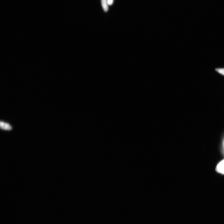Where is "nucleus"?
<instances>
[{"mask_svg":"<svg viewBox=\"0 0 224 224\" xmlns=\"http://www.w3.org/2000/svg\"><path fill=\"white\" fill-rule=\"evenodd\" d=\"M0 127L1 129L5 130H10L12 129V126L8 123L2 121L0 122Z\"/></svg>","mask_w":224,"mask_h":224,"instance_id":"nucleus-1","label":"nucleus"},{"mask_svg":"<svg viewBox=\"0 0 224 224\" xmlns=\"http://www.w3.org/2000/svg\"><path fill=\"white\" fill-rule=\"evenodd\" d=\"M217 72L224 76V68H218L216 69Z\"/></svg>","mask_w":224,"mask_h":224,"instance_id":"nucleus-4","label":"nucleus"},{"mask_svg":"<svg viewBox=\"0 0 224 224\" xmlns=\"http://www.w3.org/2000/svg\"><path fill=\"white\" fill-rule=\"evenodd\" d=\"M102 3L104 10L106 12L108 10V3L107 0H102Z\"/></svg>","mask_w":224,"mask_h":224,"instance_id":"nucleus-3","label":"nucleus"},{"mask_svg":"<svg viewBox=\"0 0 224 224\" xmlns=\"http://www.w3.org/2000/svg\"><path fill=\"white\" fill-rule=\"evenodd\" d=\"M113 2V0H107V3L108 5H111Z\"/></svg>","mask_w":224,"mask_h":224,"instance_id":"nucleus-5","label":"nucleus"},{"mask_svg":"<svg viewBox=\"0 0 224 224\" xmlns=\"http://www.w3.org/2000/svg\"><path fill=\"white\" fill-rule=\"evenodd\" d=\"M216 170L219 173L224 174V160L218 164Z\"/></svg>","mask_w":224,"mask_h":224,"instance_id":"nucleus-2","label":"nucleus"}]
</instances>
